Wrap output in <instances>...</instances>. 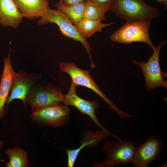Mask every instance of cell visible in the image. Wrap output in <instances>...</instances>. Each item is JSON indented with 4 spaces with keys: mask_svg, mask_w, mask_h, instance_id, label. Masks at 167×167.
<instances>
[{
    "mask_svg": "<svg viewBox=\"0 0 167 167\" xmlns=\"http://www.w3.org/2000/svg\"><path fill=\"white\" fill-rule=\"evenodd\" d=\"M59 68L61 71L69 75L71 79V82L76 86H84L94 92L105 101L110 109L117 113L119 118L122 119L130 118L131 114L118 109L102 92L89 73L90 69L88 71L84 70L78 67L73 62H64L59 63Z\"/></svg>",
    "mask_w": 167,
    "mask_h": 167,
    "instance_id": "6da1fadb",
    "label": "cell"
},
{
    "mask_svg": "<svg viewBox=\"0 0 167 167\" xmlns=\"http://www.w3.org/2000/svg\"><path fill=\"white\" fill-rule=\"evenodd\" d=\"M104 140L102 149L106 154V160L95 163V167H112L120 165L132 164L135 148V141L124 140L119 142Z\"/></svg>",
    "mask_w": 167,
    "mask_h": 167,
    "instance_id": "7a4b0ae2",
    "label": "cell"
},
{
    "mask_svg": "<svg viewBox=\"0 0 167 167\" xmlns=\"http://www.w3.org/2000/svg\"><path fill=\"white\" fill-rule=\"evenodd\" d=\"M150 21L146 19L127 21L111 35L110 38L113 42L124 44L135 42L144 43L154 51L156 47L149 33Z\"/></svg>",
    "mask_w": 167,
    "mask_h": 167,
    "instance_id": "3957f363",
    "label": "cell"
},
{
    "mask_svg": "<svg viewBox=\"0 0 167 167\" xmlns=\"http://www.w3.org/2000/svg\"><path fill=\"white\" fill-rule=\"evenodd\" d=\"M111 11L126 21H151L159 14L158 8L148 5L143 0H115Z\"/></svg>",
    "mask_w": 167,
    "mask_h": 167,
    "instance_id": "277c9868",
    "label": "cell"
},
{
    "mask_svg": "<svg viewBox=\"0 0 167 167\" xmlns=\"http://www.w3.org/2000/svg\"><path fill=\"white\" fill-rule=\"evenodd\" d=\"M53 23L57 24L62 34L65 36L81 43L87 51L91 61V68L96 66L93 62L91 52L92 49L87 40L77 27L62 12L57 9H50L37 22L38 25Z\"/></svg>",
    "mask_w": 167,
    "mask_h": 167,
    "instance_id": "5b68a950",
    "label": "cell"
},
{
    "mask_svg": "<svg viewBox=\"0 0 167 167\" xmlns=\"http://www.w3.org/2000/svg\"><path fill=\"white\" fill-rule=\"evenodd\" d=\"M166 42L167 41H162L156 47L152 55L146 62L133 60V64L138 65L141 69L148 91L161 86L167 89V82L164 79L167 77V73L161 71L159 61L160 49Z\"/></svg>",
    "mask_w": 167,
    "mask_h": 167,
    "instance_id": "8992f818",
    "label": "cell"
},
{
    "mask_svg": "<svg viewBox=\"0 0 167 167\" xmlns=\"http://www.w3.org/2000/svg\"><path fill=\"white\" fill-rule=\"evenodd\" d=\"M62 92L60 88L39 82L33 86L28 92L26 103L30 105L32 110L60 104L64 98V95Z\"/></svg>",
    "mask_w": 167,
    "mask_h": 167,
    "instance_id": "52a82bcc",
    "label": "cell"
},
{
    "mask_svg": "<svg viewBox=\"0 0 167 167\" xmlns=\"http://www.w3.org/2000/svg\"><path fill=\"white\" fill-rule=\"evenodd\" d=\"M70 114L68 106L60 104L32 110L30 117L34 122L58 128L66 123Z\"/></svg>",
    "mask_w": 167,
    "mask_h": 167,
    "instance_id": "ba28073f",
    "label": "cell"
},
{
    "mask_svg": "<svg viewBox=\"0 0 167 167\" xmlns=\"http://www.w3.org/2000/svg\"><path fill=\"white\" fill-rule=\"evenodd\" d=\"M163 146L161 139L149 136L144 143L135 148L132 164L135 167H148L161 153Z\"/></svg>",
    "mask_w": 167,
    "mask_h": 167,
    "instance_id": "9c48e42d",
    "label": "cell"
},
{
    "mask_svg": "<svg viewBox=\"0 0 167 167\" xmlns=\"http://www.w3.org/2000/svg\"><path fill=\"white\" fill-rule=\"evenodd\" d=\"M76 86L71 82L68 93L64 95L62 101L63 105L74 106L81 113L88 115L95 123L109 135L113 136L120 141L122 139L110 133L99 122L96 116L95 111L99 107L98 103L95 101H87L80 97L76 92Z\"/></svg>",
    "mask_w": 167,
    "mask_h": 167,
    "instance_id": "30bf717a",
    "label": "cell"
},
{
    "mask_svg": "<svg viewBox=\"0 0 167 167\" xmlns=\"http://www.w3.org/2000/svg\"><path fill=\"white\" fill-rule=\"evenodd\" d=\"M41 79V74L28 73L22 70L16 72L11 90V94L6 103L5 112L10 103L15 99L22 100L26 109V99L27 95L32 87L38 83Z\"/></svg>",
    "mask_w": 167,
    "mask_h": 167,
    "instance_id": "8fae6325",
    "label": "cell"
},
{
    "mask_svg": "<svg viewBox=\"0 0 167 167\" xmlns=\"http://www.w3.org/2000/svg\"><path fill=\"white\" fill-rule=\"evenodd\" d=\"M11 49L10 47L6 57L4 58V67L0 82V119L3 118L4 107L11 91L16 72L12 66L11 60Z\"/></svg>",
    "mask_w": 167,
    "mask_h": 167,
    "instance_id": "7c38bea8",
    "label": "cell"
},
{
    "mask_svg": "<svg viewBox=\"0 0 167 167\" xmlns=\"http://www.w3.org/2000/svg\"><path fill=\"white\" fill-rule=\"evenodd\" d=\"M22 17L34 19L44 15L50 9L49 0H13Z\"/></svg>",
    "mask_w": 167,
    "mask_h": 167,
    "instance_id": "4fadbf2b",
    "label": "cell"
},
{
    "mask_svg": "<svg viewBox=\"0 0 167 167\" xmlns=\"http://www.w3.org/2000/svg\"><path fill=\"white\" fill-rule=\"evenodd\" d=\"M23 17L13 0H0V25L16 29Z\"/></svg>",
    "mask_w": 167,
    "mask_h": 167,
    "instance_id": "5bb4252c",
    "label": "cell"
},
{
    "mask_svg": "<svg viewBox=\"0 0 167 167\" xmlns=\"http://www.w3.org/2000/svg\"><path fill=\"white\" fill-rule=\"evenodd\" d=\"M55 7L63 13L76 26L84 18L85 2L66 6L63 4L62 1H59L55 4Z\"/></svg>",
    "mask_w": 167,
    "mask_h": 167,
    "instance_id": "9a60e30c",
    "label": "cell"
},
{
    "mask_svg": "<svg viewBox=\"0 0 167 167\" xmlns=\"http://www.w3.org/2000/svg\"><path fill=\"white\" fill-rule=\"evenodd\" d=\"M115 24H104L100 20L83 18L76 27L83 36L87 39L96 33L101 32L104 28Z\"/></svg>",
    "mask_w": 167,
    "mask_h": 167,
    "instance_id": "2e32d148",
    "label": "cell"
},
{
    "mask_svg": "<svg viewBox=\"0 0 167 167\" xmlns=\"http://www.w3.org/2000/svg\"><path fill=\"white\" fill-rule=\"evenodd\" d=\"M6 154L9 158V161L5 163L6 167H28L29 160L26 152L22 148L16 147L8 148Z\"/></svg>",
    "mask_w": 167,
    "mask_h": 167,
    "instance_id": "e0dca14e",
    "label": "cell"
},
{
    "mask_svg": "<svg viewBox=\"0 0 167 167\" xmlns=\"http://www.w3.org/2000/svg\"><path fill=\"white\" fill-rule=\"evenodd\" d=\"M108 11L96 3L85 2L84 18L102 21L106 19L105 14Z\"/></svg>",
    "mask_w": 167,
    "mask_h": 167,
    "instance_id": "ac0fdd59",
    "label": "cell"
},
{
    "mask_svg": "<svg viewBox=\"0 0 167 167\" xmlns=\"http://www.w3.org/2000/svg\"><path fill=\"white\" fill-rule=\"evenodd\" d=\"M115 0H85V2H94L99 4L108 11H111Z\"/></svg>",
    "mask_w": 167,
    "mask_h": 167,
    "instance_id": "d6986e66",
    "label": "cell"
},
{
    "mask_svg": "<svg viewBox=\"0 0 167 167\" xmlns=\"http://www.w3.org/2000/svg\"><path fill=\"white\" fill-rule=\"evenodd\" d=\"M63 4L66 6L71 5L85 2V0H62Z\"/></svg>",
    "mask_w": 167,
    "mask_h": 167,
    "instance_id": "ffe728a7",
    "label": "cell"
},
{
    "mask_svg": "<svg viewBox=\"0 0 167 167\" xmlns=\"http://www.w3.org/2000/svg\"><path fill=\"white\" fill-rule=\"evenodd\" d=\"M167 162L165 161L163 162V163H161V165H159V166H158V167H167Z\"/></svg>",
    "mask_w": 167,
    "mask_h": 167,
    "instance_id": "44dd1931",
    "label": "cell"
},
{
    "mask_svg": "<svg viewBox=\"0 0 167 167\" xmlns=\"http://www.w3.org/2000/svg\"><path fill=\"white\" fill-rule=\"evenodd\" d=\"M4 143V141L3 140H0V149L3 145ZM1 156V154L0 153V157Z\"/></svg>",
    "mask_w": 167,
    "mask_h": 167,
    "instance_id": "7402d4cb",
    "label": "cell"
},
{
    "mask_svg": "<svg viewBox=\"0 0 167 167\" xmlns=\"http://www.w3.org/2000/svg\"><path fill=\"white\" fill-rule=\"evenodd\" d=\"M157 0L160 1H164L165 2V0Z\"/></svg>",
    "mask_w": 167,
    "mask_h": 167,
    "instance_id": "603a6c76",
    "label": "cell"
},
{
    "mask_svg": "<svg viewBox=\"0 0 167 167\" xmlns=\"http://www.w3.org/2000/svg\"><path fill=\"white\" fill-rule=\"evenodd\" d=\"M167 0H165V2H167Z\"/></svg>",
    "mask_w": 167,
    "mask_h": 167,
    "instance_id": "cb8c5ba5",
    "label": "cell"
},
{
    "mask_svg": "<svg viewBox=\"0 0 167 167\" xmlns=\"http://www.w3.org/2000/svg\"><path fill=\"white\" fill-rule=\"evenodd\" d=\"M59 1H62V0H59Z\"/></svg>",
    "mask_w": 167,
    "mask_h": 167,
    "instance_id": "d4e9b609",
    "label": "cell"
}]
</instances>
